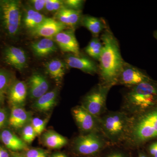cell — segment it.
<instances>
[{"label": "cell", "mask_w": 157, "mask_h": 157, "mask_svg": "<svg viewBox=\"0 0 157 157\" xmlns=\"http://www.w3.org/2000/svg\"><path fill=\"white\" fill-rule=\"evenodd\" d=\"M30 118V113L22 107L12 106L8 123L12 128L20 129L27 124Z\"/></svg>", "instance_id": "ac0fdd59"}, {"label": "cell", "mask_w": 157, "mask_h": 157, "mask_svg": "<svg viewBox=\"0 0 157 157\" xmlns=\"http://www.w3.org/2000/svg\"><path fill=\"white\" fill-rule=\"evenodd\" d=\"M103 45L98 38H94L91 40L87 47L85 48V52L89 56L97 60H99L101 57Z\"/></svg>", "instance_id": "d4e9b609"}, {"label": "cell", "mask_w": 157, "mask_h": 157, "mask_svg": "<svg viewBox=\"0 0 157 157\" xmlns=\"http://www.w3.org/2000/svg\"><path fill=\"white\" fill-rule=\"evenodd\" d=\"M65 63L70 67L76 68L89 74H94L98 70V66L92 60L80 55H68L65 58Z\"/></svg>", "instance_id": "4fadbf2b"}, {"label": "cell", "mask_w": 157, "mask_h": 157, "mask_svg": "<svg viewBox=\"0 0 157 157\" xmlns=\"http://www.w3.org/2000/svg\"><path fill=\"white\" fill-rule=\"evenodd\" d=\"M103 48L99 59V71L104 84L112 86L118 78L125 63L121 56L117 40L111 32L107 30L102 34Z\"/></svg>", "instance_id": "6da1fadb"}, {"label": "cell", "mask_w": 157, "mask_h": 157, "mask_svg": "<svg viewBox=\"0 0 157 157\" xmlns=\"http://www.w3.org/2000/svg\"><path fill=\"white\" fill-rule=\"evenodd\" d=\"M12 75L8 71L0 70V91L4 94L8 92L13 82Z\"/></svg>", "instance_id": "484cf974"}, {"label": "cell", "mask_w": 157, "mask_h": 157, "mask_svg": "<svg viewBox=\"0 0 157 157\" xmlns=\"http://www.w3.org/2000/svg\"><path fill=\"white\" fill-rule=\"evenodd\" d=\"M154 36L157 39V31H155L154 33Z\"/></svg>", "instance_id": "60d3db41"}, {"label": "cell", "mask_w": 157, "mask_h": 157, "mask_svg": "<svg viewBox=\"0 0 157 157\" xmlns=\"http://www.w3.org/2000/svg\"><path fill=\"white\" fill-rule=\"evenodd\" d=\"M31 47L34 54L40 57L48 56L57 50L54 40L49 38H43L34 42Z\"/></svg>", "instance_id": "d6986e66"}, {"label": "cell", "mask_w": 157, "mask_h": 157, "mask_svg": "<svg viewBox=\"0 0 157 157\" xmlns=\"http://www.w3.org/2000/svg\"><path fill=\"white\" fill-rule=\"evenodd\" d=\"M9 118L8 112L6 109H0V129L5 126Z\"/></svg>", "instance_id": "d6a6232c"}, {"label": "cell", "mask_w": 157, "mask_h": 157, "mask_svg": "<svg viewBox=\"0 0 157 157\" xmlns=\"http://www.w3.org/2000/svg\"><path fill=\"white\" fill-rule=\"evenodd\" d=\"M29 94L33 99H37L48 92L49 82L45 76L34 73L29 79Z\"/></svg>", "instance_id": "5bb4252c"}, {"label": "cell", "mask_w": 157, "mask_h": 157, "mask_svg": "<svg viewBox=\"0 0 157 157\" xmlns=\"http://www.w3.org/2000/svg\"><path fill=\"white\" fill-rule=\"evenodd\" d=\"M4 94L0 91V104L2 102L4 99Z\"/></svg>", "instance_id": "74e56055"}, {"label": "cell", "mask_w": 157, "mask_h": 157, "mask_svg": "<svg viewBox=\"0 0 157 157\" xmlns=\"http://www.w3.org/2000/svg\"><path fill=\"white\" fill-rule=\"evenodd\" d=\"M57 95L56 89L48 92L36 99L34 104V108L42 112L49 111L55 105Z\"/></svg>", "instance_id": "ffe728a7"}, {"label": "cell", "mask_w": 157, "mask_h": 157, "mask_svg": "<svg viewBox=\"0 0 157 157\" xmlns=\"http://www.w3.org/2000/svg\"><path fill=\"white\" fill-rule=\"evenodd\" d=\"M66 64L59 59H53L45 65L47 73L56 82H61L66 72Z\"/></svg>", "instance_id": "44dd1931"}, {"label": "cell", "mask_w": 157, "mask_h": 157, "mask_svg": "<svg viewBox=\"0 0 157 157\" xmlns=\"http://www.w3.org/2000/svg\"><path fill=\"white\" fill-rule=\"evenodd\" d=\"M1 8L3 25L6 32L11 36H16L19 33L22 17L19 2L5 1Z\"/></svg>", "instance_id": "5b68a950"}, {"label": "cell", "mask_w": 157, "mask_h": 157, "mask_svg": "<svg viewBox=\"0 0 157 157\" xmlns=\"http://www.w3.org/2000/svg\"><path fill=\"white\" fill-rule=\"evenodd\" d=\"M42 138L45 146L50 149L62 148L68 143L67 138L52 130L45 132Z\"/></svg>", "instance_id": "7402d4cb"}, {"label": "cell", "mask_w": 157, "mask_h": 157, "mask_svg": "<svg viewBox=\"0 0 157 157\" xmlns=\"http://www.w3.org/2000/svg\"><path fill=\"white\" fill-rule=\"evenodd\" d=\"M0 157H10L9 152L5 147L0 146Z\"/></svg>", "instance_id": "e575fe53"}, {"label": "cell", "mask_w": 157, "mask_h": 157, "mask_svg": "<svg viewBox=\"0 0 157 157\" xmlns=\"http://www.w3.org/2000/svg\"><path fill=\"white\" fill-rule=\"evenodd\" d=\"M46 120L41 119L38 117H35L32 120L31 125L36 132L37 135H40L45 130L47 124Z\"/></svg>", "instance_id": "f1b7e54d"}, {"label": "cell", "mask_w": 157, "mask_h": 157, "mask_svg": "<svg viewBox=\"0 0 157 157\" xmlns=\"http://www.w3.org/2000/svg\"><path fill=\"white\" fill-rule=\"evenodd\" d=\"M130 119L125 113H111L99 118L100 131L111 142H119L125 139Z\"/></svg>", "instance_id": "277c9868"}, {"label": "cell", "mask_w": 157, "mask_h": 157, "mask_svg": "<svg viewBox=\"0 0 157 157\" xmlns=\"http://www.w3.org/2000/svg\"><path fill=\"white\" fill-rule=\"evenodd\" d=\"M157 137V104L131 118L125 139L133 146H140Z\"/></svg>", "instance_id": "7a4b0ae2"}, {"label": "cell", "mask_w": 157, "mask_h": 157, "mask_svg": "<svg viewBox=\"0 0 157 157\" xmlns=\"http://www.w3.org/2000/svg\"><path fill=\"white\" fill-rule=\"evenodd\" d=\"M37 136L31 124H27L23 128L22 131V140L26 144L33 142Z\"/></svg>", "instance_id": "4316f807"}, {"label": "cell", "mask_w": 157, "mask_h": 157, "mask_svg": "<svg viewBox=\"0 0 157 157\" xmlns=\"http://www.w3.org/2000/svg\"><path fill=\"white\" fill-rule=\"evenodd\" d=\"M24 157V156H21V155H15V156H14V157Z\"/></svg>", "instance_id": "7bdbcfd3"}, {"label": "cell", "mask_w": 157, "mask_h": 157, "mask_svg": "<svg viewBox=\"0 0 157 157\" xmlns=\"http://www.w3.org/2000/svg\"><path fill=\"white\" fill-rule=\"evenodd\" d=\"M0 140L7 148L13 151L27 149V144L9 129H4L0 133Z\"/></svg>", "instance_id": "e0dca14e"}, {"label": "cell", "mask_w": 157, "mask_h": 157, "mask_svg": "<svg viewBox=\"0 0 157 157\" xmlns=\"http://www.w3.org/2000/svg\"><path fill=\"white\" fill-rule=\"evenodd\" d=\"M51 157H67L64 154L62 153H57L52 155Z\"/></svg>", "instance_id": "8d00e7d4"}, {"label": "cell", "mask_w": 157, "mask_h": 157, "mask_svg": "<svg viewBox=\"0 0 157 157\" xmlns=\"http://www.w3.org/2000/svg\"><path fill=\"white\" fill-rule=\"evenodd\" d=\"M63 2L65 7L76 11H80L84 2L81 0H67Z\"/></svg>", "instance_id": "4dcf8cb0"}, {"label": "cell", "mask_w": 157, "mask_h": 157, "mask_svg": "<svg viewBox=\"0 0 157 157\" xmlns=\"http://www.w3.org/2000/svg\"><path fill=\"white\" fill-rule=\"evenodd\" d=\"M2 8H1V9H0V17H2Z\"/></svg>", "instance_id": "b9f144b4"}, {"label": "cell", "mask_w": 157, "mask_h": 157, "mask_svg": "<svg viewBox=\"0 0 157 157\" xmlns=\"http://www.w3.org/2000/svg\"><path fill=\"white\" fill-rule=\"evenodd\" d=\"M82 25L95 36H98L105 28L104 23L98 17L85 15L82 17Z\"/></svg>", "instance_id": "cb8c5ba5"}, {"label": "cell", "mask_w": 157, "mask_h": 157, "mask_svg": "<svg viewBox=\"0 0 157 157\" xmlns=\"http://www.w3.org/2000/svg\"><path fill=\"white\" fill-rule=\"evenodd\" d=\"M111 86L104 83L98 86L86 96L82 106L94 116L100 118L105 110L107 93Z\"/></svg>", "instance_id": "8992f818"}, {"label": "cell", "mask_w": 157, "mask_h": 157, "mask_svg": "<svg viewBox=\"0 0 157 157\" xmlns=\"http://www.w3.org/2000/svg\"><path fill=\"white\" fill-rule=\"evenodd\" d=\"M46 18L40 12L31 9L26 11L23 21L26 28L31 31L36 28Z\"/></svg>", "instance_id": "603a6c76"}, {"label": "cell", "mask_w": 157, "mask_h": 157, "mask_svg": "<svg viewBox=\"0 0 157 157\" xmlns=\"http://www.w3.org/2000/svg\"><path fill=\"white\" fill-rule=\"evenodd\" d=\"M138 157H147L145 155L143 154L140 153L139 154Z\"/></svg>", "instance_id": "f35d334b"}, {"label": "cell", "mask_w": 157, "mask_h": 157, "mask_svg": "<svg viewBox=\"0 0 157 157\" xmlns=\"http://www.w3.org/2000/svg\"><path fill=\"white\" fill-rule=\"evenodd\" d=\"M151 80L145 73L139 69L126 65L125 63L121 71L117 82L126 86H133Z\"/></svg>", "instance_id": "9c48e42d"}, {"label": "cell", "mask_w": 157, "mask_h": 157, "mask_svg": "<svg viewBox=\"0 0 157 157\" xmlns=\"http://www.w3.org/2000/svg\"><path fill=\"white\" fill-rule=\"evenodd\" d=\"M67 27L64 25L54 18L46 17L36 28L29 32L33 36L53 39L56 35L62 31L67 29Z\"/></svg>", "instance_id": "7c38bea8"}, {"label": "cell", "mask_w": 157, "mask_h": 157, "mask_svg": "<svg viewBox=\"0 0 157 157\" xmlns=\"http://www.w3.org/2000/svg\"><path fill=\"white\" fill-rule=\"evenodd\" d=\"M3 58L6 63L19 71H22L27 67L28 57L22 48L8 46L4 51Z\"/></svg>", "instance_id": "8fae6325"}, {"label": "cell", "mask_w": 157, "mask_h": 157, "mask_svg": "<svg viewBox=\"0 0 157 157\" xmlns=\"http://www.w3.org/2000/svg\"><path fill=\"white\" fill-rule=\"evenodd\" d=\"M107 157H125V156L121 153L114 152L108 155Z\"/></svg>", "instance_id": "d590c367"}, {"label": "cell", "mask_w": 157, "mask_h": 157, "mask_svg": "<svg viewBox=\"0 0 157 157\" xmlns=\"http://www.w3.org/2000/svg\"><path fill=\"white\" fill-rule=\"evenodd\" d=\"M34 10L39 12L45 9L46 0H33L30 1Z\"/></svg>", "instance_id": "1f68e13d"}, {"label": "cell", "mask_w": 157, "mask_h": 157, "mask_svg": "<svg viewBox=\"0 0 157 157\" xmlns=\"http://www.w3.org/2000/svg\"><path fill=\"white\" fill-rule=\"evenodd\" d=\"M104 142L98 132H91L77 137L74 141V147L80 154L91 155L98 153L103 148Z\"/></svg>", "instance_id": "52a82bcc"}, {"label": "cell", "mask_w": 157, "mask_h": 157, "mask_svg": "<svg viewBox=\"0 0 157 157\" xmlns=\"http://www.w3.org/2000/svg\"><path fill=\"white\" fill-rule=\"evenodd\" d=\"M72 114L78 128L82 132L88 134L100 131L99 118L91 114L82 106L73 108Z\"/></svg>", "instance_id": "ba28073f"}, {"label": "cell", "mask_w": 157, "mask_h": 157, "mask_svg": "<svg viewBox=\"0 0 157 157\" xmlns=\"http://www.w3.org/2000/svg\"><path fill=\"white\" fill-rule=\"evenodd\" d=\"M149 151L152 157H157V141L152 143L149 147Z\"/></svg>", "instance_id": "836d02e7"}, {"label": "cell", "mask_w": 157, "mask_h": 157, "mask_svg": "<svg viewBox=\"0 0 157 157\" xmlns=\"http://www.w3.org/2000/svg\"><path fill=\"white\" fill-rule=\"evenodd\" d=\"M63 1L60 0H46L45 9L48 12H57L65 8Z\"/></svg>", "instance_id": "83f0119b"}, {"label": "cell", "mask_w": 157, "mask_h": 157, "mask_svg": "<svg viewBox=\"0 0 157 157\" xmlns=\"http://www.w3.org/2000/svg\"><path fill=\"white\" fill-rule=\"evenodd\" d=\"M4 2H5V1H1V0H0V7H1V6H2L3 3H4Z\"/></svg>", "instance_id": "ab89813d"}, {"label": "cell", "mask_w": 157, "mask_h": 157, "mask_svg": "<svg viewBox=\"0 0 157 157\" xmlns=\"http://www.w3.org/2000/svg\"><path fill=\"white\" fill-rule=\"evenodd\" d=\"M27 87L24 81L15 80L8 90V98L12 106H22L25 103L27 96Z\"/></svg>", "instance_id": "9a60e30c"}, {"label": "cell", "mask_w": 157, "mask_h": 157, "mask_svg": "<svg viewBox=\"0 0 157 157\" xmlns=\"http://www.w3.org/2000/svg\"><path fill=\"white\" fill-rule=\"evenodd\" d=\"M126 109L134 114L157 104V82L152 79L133 86L125 96Z\"/></svg>", "instance_id": "3957f363"}, {"label": "cell", "mask_w": 157, "mask_h": 157, "mask_svg": "<svg viewBox=\"0 0 157 157\" xmlns=\"http://www.w3.org/2000/svg\"><path fill=\"white\" fill-rule=\"evenodd\" d=\"M54 19L62 23L69 29H73L81 22V11L65 7L55 14Z\"/></svg>", "instance_id": "2e32d148"}, {"label": "cell", "mask_w": 157, "mask_h": 157, "mask_svg": "<svg viewBox=\"0 0 157 157\" xmlns=\"http://www.w3.org/2000/svg\"><path fill=\"white\" fill-rule=\"evenodd\" d=\"M26 157H48V152L42 149L33 148L29 150L25 154Z\"/></svg>", "instance_id": "f546056e"}, {"label": "cell", "mask_w": 157, "mask_h": 157, "mask_svg": "<svg viewBox=\"0 0 157 157\" xmlns=\"http://www.w3.org/2000/svg\"><path fill=\"white\" fill-rule=\"evenodd\" d=\"M61 50L75 55H80L79 45L73 29H68L60 32L53 38Z\"/></svg>", "instance_id": "30bf717a"}, {"label": "cell", "mask_w": 157, "mask_h": 157, "mask_svg": "<svg viewBox=\"0 0 157 157\" xmlns=\"http://www.w3.org/2000/svg\"><path fill=\"white\" fill-rule=\"evenodd\" d=\"M1 9V7H0V9Z\"/></svg>", "instance_id": "ee69618b"}]
</instances>
